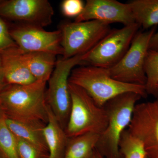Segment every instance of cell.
Segmentation results:
<instances>
[{
	"label": "cell",
	"instance_id": "1",
	"mask_svg": "<svg viewBox=\"0 0 158 158\" xmlns=\"http://www.w3.org/2000/svg\"><path fill=\"white\" fill-rule=\"evenodd\" d=\"M47 83L36 80L27 85H7L0 92L5 116L23 122L47 123Z\"/></svg>",
	"mask_w": 158,
	"mask_h": 158
},
{
	"label": "cell",
	"instance_id": "2",
	"mask_svg": "<svg viewBox=\"0 0 158 158\" xmlns=\"http://www.w3.org/2000/svg\"><path fill=\"white\" fill-rule=\"evenodd\" d=\"M69 83L84 89L95 103L103 107L110 100L127 92L147 96L145 86L127 84L113 79L107 69L85 65L71 73Z\"/></svg>",
	"mask_w": 158,
	"mask_h": 158
},
{
	"label": "cell",
	"instance_id": "3",
	"mask_svg": "<svg viewBox=\"0 0 158 158\" xmlns=\"http://www.w3.org/2000/svg\"><path fill=\"white\" fill-rule=\"evenodd\" d=\"M141 98L138 94L127 92L112 99L104 106L108 123L99 135L95 148L104 158H123L119 150L120 139L131 121L137 102Z\"/></svg>",
	"mask_w": 158,
	"mask_h": 158
},
{
	"label": "cell",
	"instance_id": "4",
	"mask_svg": "<svg viewBox=\"0 0 158 158\" xmlns=\"http://www.w3.org/2000/svg\"><path fill=\"white\" fill-rule=\"evenodd\" d=\"M71 99L70 114L65 131L68 138L86 133L100 135L108 123L107 113L84 89L69 83Z\"/></svg>",
	"mask_w": 158,
	"mask_h": 158
},
{
	"label": "cell",
	"instance_id": "5",
	"mask_svg": "<svg viewBox=\"0 0 158 158\" xmlns=\"http://www.w3.org/2000/svg\"><path fill=\"white\" fill-rule=\"evenodd\" d=\"M87 53L57 60L53 71L49 79L46 90L47 104L61 126L65 129L70 114L71 99L69 85L71 73L76 66L82 65Z\"/></svg>",
	"mask_w": 158,
	"mask_h": 158
},
{
	"label": "cell",
	"instance_id": "6",
	"mask_svg": "<svg viewBox=\"0 0 158 158\" xmlns=\"http://www.w3.org/2000/svg\"><path fill=\"white\" fill-rule=\"evenodd\" d=\"M59 29L64 59L87 53L111 30L110 25L96 20L66 22Z\"/></svg>",
	"mask_w": 158,
	"mask_h": 158
},
{
	"label": "cell",
	"instance_id": "7",
	"mask_svg": "<svg viewBox=\"0 0 158 158\" xmlns=\"http://www.w3.org/2000/svg\"><path fill=\"white\" fill-rule=\"evenodd\" d=\"M140 26L135 23L120 29L111 30L91 50L87 53L82 65L109 69L124 56L138 33Z\"/></svg>",
	"mask_w": 158,
	"mask_h": 158
},
{
	"label": "cell",
	"instance_id": "8",
	"mask_svg": "<svg viewBox=\"0 0 158 158\" xmlns=\"http://www.w3.org/2000/svg\"><path fill=\"white\" fill-rule=\"evenodd\" d=\"M156 29L155 27L144 32H138L121 60L108 69L113 79L127 84L145 86V59L149 50L151 39Z\"/></svg>",
	"mask_w": 158,
	"mask_h": 158
},
{
	"label": "cell",
	"instance_id": "9",
	"mask_svg": "<svg viewBox=\"0 0 158 158\" xmlns=\"http://www.w3.org/2000/svg\"><path fill=\"white\" fill-rule=\"evenodd\" d=\"M144 145L148 158H158V99L137 104L127 129Z\"/></svg>",
	"mask_w": 158,
	"mask_h": 158
},
{
	"label": "cell",
	"instance_id": "10",
	"mask_svg": "<svg viewBox=\"0 0 158 158\" xmlns=\"http://www.w3.org/2000/svg\"><path fill=\"white\" fill-rule=\"evenodd\" d=\"M11 37L23 53H48L61 55L62 34L59 29L48 31L44 28L30 25L20 24L9 30Z\"/></svg>",
	"mask_w": 158,
	"mask_h": 158
},
{
	"label": "cell",
	"instance_id": "11",
	"mask_svg": "<svg viewBox=\"0 0 158 158\" xmlns=\"http://www.w3.org/2000/svg\"><path fill=\"white\" fill-rule=\"evenodd\" d=\"M53 8L47 0H8L0 2V17L22 24L44 28L52 23Z\"/></svg>",
	"mask_w": 158,
	"mask_h": 158
},
{
	"label": "cell",
	"instance_id": "12",
	"mask_svg": "<svg viewBox=\"0 0 158 158\" xmlns=\"http://www.w3.org/2000/svg\"><path fill=\"white\" fill-rule=\"evenodd\" d=\"M96 20L108 24L119 23L124 26L135 23L128 3L116 0H88L83 12L75 22Z\"/></svg>",
	"mask_w": 158,
	"mask_h": 158
},
{
	"label": "cell",
	"instance_id": "13",
	"mask_svg": "<svg viewBox=\"0 0 158 158\" xmlns=\"http://www.w3.org/2000/svg\"><path fill=\"white\" fill-rule=\"evenodd\" d=\"M7 85H29L36 81L26 64L22 51L17 46L0 54Z\"/></svg>",
	"mask_w": 158,
	"mask_h": 158
},
{
	"label": "cell",
	"instance_id": "14",
	"mask_svg": "<svg viewBox=\"0 0 158 158\" xmlns=\"http://www.w3.org/2000/svg\"><path fill=\"white\" fill-rule=\"evenodd\" d=\"M48 121L43 129L49 158H63L68 137L48 105Z\"/></svg>",
	"mask_w": 158,
	"mask_h": 158
},
{
	"label": "cell",
	"instance_id": "15",
	"mask_svg": "<svg viewBox=\"0 0 158 158\" xmlns=\"http://www.w3.org/2000/svg\"><path fill=\"white\" fill-rule=\"evenodd\" d=\"M5 120L7 127L15 137L27 141L48 153L43 133V129L45 126L44 123L23 122L6 116Z\"/></svg>",
	"mask_w": 158,
	"mask_h": 158
},
{
	"label": "cell",
	"instance_id": "16",
	"mask_svg": "<svg viewBox=\"0 0 158 158\" xmlns=\"http://www.w3.org/2000/svg\"><path fill=\"white\" fill-rule=\"evenodd\" d=\"M23 54L26 64L35 79L48 82L56 63V56L40 52Z\"/></svg>",
	"mask_w": 158,
	"mask_h": 158
},
{
	"label": "cell",
	"instance_id": "17",
	"mask_svg": "<svg viewBox=\"0 0 158 158\" xmlns=\"http://www.w3.org/2000/svg\"><path fill=\"white\" fill-rule=\"evenodd\" d=\"M99 135L86 133L68 138L63 158H92Z\"/></svg>",
	"mask_w": 158,
	"mask_h": 158
},
{
	"label": "cell",
	"instance_id": "18",
	"mask_svg": "<svg viewBox=\"0 0 158 158\" xmlns=\"http://www.w3.org/2000/svg\"><path fill=\"white\" fill-rule=\"evenodd\" d=\"M128 3L140 27L148 29L158 24V0H133Z\"/></svg>",
	"mask_w": 158,
	"mask_h": 158
},
{
	"label": "cell",
	"instance_id": "19",
	"mask_svg": "<svg viewBox=\"0 0 158 158\" xmlns=\"http://www.w3.org/2000/svg\"><path fill=\"white\" fill-rule=\"evenodd\" d=\"M119 150L123 158H146L144 145L138 138L133 136L127 129L122 135Z\"/></svg>",
	"mask_w": 158,
	"mask_h": 158
},
{
	"label": "cell",
	"instance_id": "20",
	"mask_svg": "<svg viewBox=\"0 0 158 158\" xmlns=\"http://www.w3.org/2000/svg\"><path fill=\"white\" fill-rule=\"evenodd\" d=\"M144 70L146 77L145 87L147 94L158 96V50H149L145 59Z\"/></svg>",
	"mask_w": 158,
	"mask_h": 158
},
{
	"label": "cell",
	"instance_id": "21",
	"mask_svg": "<svg viewBox=\"0 0 158 158\" xmlns=\"http://www.w3.org/2000/svg\"><path fill=\"white\" fill-rule=\"evenodd\" d=\"M5 118L0 121V157L20 158L16 137L7 127Z\"/></svg>",
	"mask_w": 158,
	"mask_h": 158
},
{
	"label": "cell",
	"instance_id": "22",
	"mask_svg": "<svg viewBox=\"0 0 158 158\" xmlns=\"http://www.w3.org/2000/svg\"><path fill=\"white\" fill-rule=\"evenodd\" d=\"M16 138L20 158H49L48 153L27 141Z\"/></svg>",
	"mask_w": 158,
	"mask_h": 158
},
{
	"label": "cell",
	"instance_id": "23",
	"mask_svg": "<svg viewBox=\"0 0 158 158\" xmlns=\"http://www.w3.org/2000/svg\"><path fill=\"white\" fill-rule=\"evenodd\" d=\"M85 6L81 0H65L61 5V10L64 16L76 18L83 12Z\"/></svg>",
	"mask_w": 158,
	"mask_h": 158
},
{
	"label": "cell",
	"instance_id": "24",
	"mask_svg": "<svg viewBox=\"0 0 158 158\" xmlns=\"http://www.w3.org/2000/svg\"><path fill=\"white\" fill-rule=\"evenodd\" d=\"M16 46L7 24L2 18L0 17V54L8 49Z\"/></svg>",
	"mask_w": 158,
	"mask_h": 158
},
{
	"label": "cell",
	"instance_id": "25",
	"mask_svg": "<svg viewBox=\"0 0 158 158\" xmlns=\"http://www.w3.org/2000/svg\"><path fill=\"white\" fill-rule=\"evenodd\" d=\"M149 49L158 50V31L153 34L151 39Z\"/></svg>",
	"mask_w": 158,
	"mask_h": 158
},
{
	"label": "cell",
	"instance_id": "26",
	"mask_svg": "<svg viewBox=\"0 0 158 158\" xmlns=\"http://www.w3.org/2000/svg\"><path fill=\"white\" fill-rule=\"evenodd\" d=\"M7 85L6 81H5L2 60H1V57H0V92Z\"/></svg>",
	"mask_w": 158,
	"mask_h": 158
},
{
	"label": "cell",
	"instance_id": "27",
	"mask_svg": "<svg viewBox=\"0 0 158 158\" xmlns=\"http://www.w3.org/2000/svg\"><path fill=\"white\" fill-rule=\"evenodd\" d=\"M5 117V113H4L2 106H1V103H0V121Z\"/></svg>",
	"mask_w": 158,
	"mask_h": 158
},
{
	"label": "cell",
	"instance_id": "28",
	"mask_svg": "<svg viewBox=\"0 0 158 158\" xmlns=\"http://www.w3.org/2000/svg\"><path fill=\"white\" fill-rule=\"evenodd\" d=\"M92 158H104L95 149Z\"/></svg>",
	"mask_w": 158,
	"mask_h": 158
},
{
	"label": "cell",
	"instance_id": "29",
	"mask_svg": "<svg viewBox=\"0 0 158 158\" xmlns=\"http://www.w3.org/2000/svg\"><path fill=\"white\" fill-rule=\"evenodd\" d=\"M157 90L158 91V84L157 86Z\"/></svg>",
	"mask_w": 158,
	"mask_h": 158
},
{
	"label": "cell",
	"instance_id": "30",
	"mask_svg": "<svg viewBox=\"0 0 158 158\" xmlns=\"http://www.w3.org/2000/svg\"><path fill=\"white\" fill-rule=\"evenodd\" d=\"M146 158H148V157H146Z\"/></svg>",
	"mask_w": 158,
	"mask_h": 158
},
{
	"label": "cell",
	"instance_id": "31",
	"mask_svg": "<svg viewBox=\"0 0 158 158\" xmlns=\"http://www.w3.org/2000/svg\"><path fill=\"white\" fill-rule=\"evenodd\" d=\"M0 158H1V157H0Z\"/></svg>",
	"mask_w": 158,
	"mask_h": 158
}]
</instances>
